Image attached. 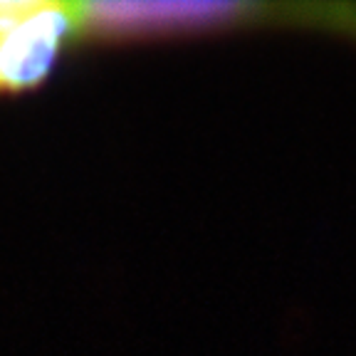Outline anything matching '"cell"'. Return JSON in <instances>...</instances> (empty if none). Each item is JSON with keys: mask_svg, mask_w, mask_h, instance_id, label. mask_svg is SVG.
I'll list each match as a JSON object with an SVG mask.
<instances>
[{"mask_svg": "<svg viewBox=\"0 0 356 356\" xmlns=\"http://www.w3.org/2000/svg\"><path fill=\"white\" fill-rule=\"evenodd\" d=\"M312 20L356 25L351 3H270V0H156V3H89L77 6V30L104 40L220 28L250 20Z\"/></svg>", "mask_w": 356, "mask_h": 356, "instance_id": "cell-1", "label": "cell"}, {"mask_svg": "<svg viewBox=\"0 0 356 356\" xmlns=\"http://www.w3.org/2000/svg\"><path fill=\"white\" fill-rule=\"evenodd\" d=\"M74 30L77 6L0 0V89L38 84Z\"/></svg>", "mask_w": 356, "mask_h": 356, "instance_id": "cell-2", "label": "cell"}]
</instances>
